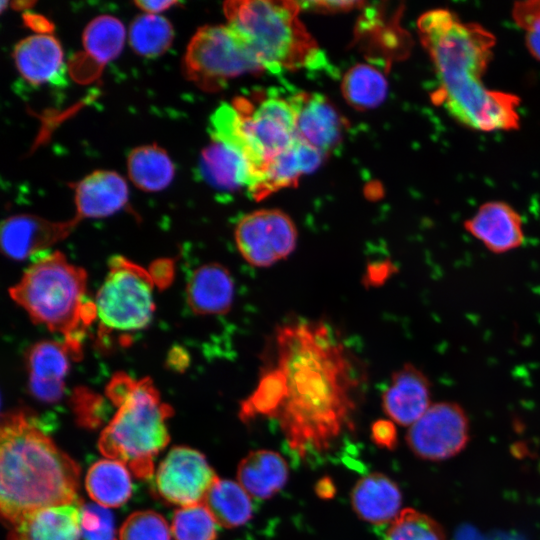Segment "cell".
Segmentation results:
<instances>
[{"label":"cell","instance_id":"cell-1","mask_svg":"<svg viewBox=\"0 0 540 540\" xmlns=\"http://www.w3.org/2000/svg\"><path fill=\"white\" fill-rule=\"evenodd\" d=\"M365 373L326 322L293 320L275 328L248 411L278 421L301 458L328 450L352 423Z\"/></svg>","mask_w":540,"mask_h":540},{"label":"cell","instance_id":"cell-2","mask_svg":"<svg viewBox=\"0 0 540 540\" xmlns=\"http://www.w3.org/2000/svg\"><path fill=\"white\" fill-rule=\"evenodd\" d=\"M417 30L438 81L431 95L434 104L473 130L519 128L520 98L489 89L483 83L496 44L493 33L443 8L423 13L417 20Z\"/></svg>","mask_w":540,"mask_h":540},{"label":"cell","instance_id":"cell-3","mask_svg":"<svg viewBox=\"0 0 540 540\" xmlns=\"http://www.w3.org/2000/svg\"><path fill=\"white\" fill-rule=\"evenodd\" d=\"M80 468L23 412L3 418L0 510L9 525L37 509L78 503Z\"/></svg>","mask_w":540,"mask_h":540},{"label":"cell","instance_id":"cell-4","mask_svg":"<svg viewBox=\"0 0 540 540\" xmlns=\"http://www.w3.org/2000/svg\"><path fill=\"white\" fill-rule=\"evenodd\" d=\"M116 412L102 431L98 448L106 458L124 463L140 479H149L154 460L169 442L166 420L172 409L149 378L118 373L106 388Z\"/></svg>","mask_w":540,"mask_h":540},{"label":"cell","instance_id":"cell-5","mask_svg":"<svg viewBox=\"0 0 540 540\" xmlns=\"http://www.w3.org/2000/svg\"><path fill=\"white\" fill-rule=\"evenodd\" d=\"M86 289V272L55 251L29 266L9 293L34 322L63 335L79 356L84 330L96 318L95 304L86 301Z\"/></svg>","mask_w":540,"mask_h":540},{"label":"cell","instance_id":"cell-6","mask_svg":"<svg viewBox=\"0 0 540 540\" xmlns=\"http://www.w3.org/2000/svg\"><path fill=\"white\" fill-rule=\"evenodd\" d=\"M296 1L232 0L223 5L227 25L248 45L264 70L317 69L322 51L306 29Z\"/></svg>","mask_w":540,"mask_h":540},{"label":"cell","instance_id":"cell-7","mask_svg":"<svg viewBox=\"0 0 540 540\" xmlns=\"http://www.w3.org/2000/svg\"><path fill=\"white\" fill-rule=\"evenodd\" d=\"M211 138L237 149L249 167L248 189L266 165L296 141L294 113L287 98L265 91L237 96L210 117Z\"/></svg>","mask_w":540,"mask_h":540},{"label":"cell","instance_id":"cell-8","mask_svg":"<svg viewBox=\"0 0 540 540\" xmlns=\"http://www.w3.org/2000/svg\"><path fill=\"white\" fill-rule=\"evenodd\" d=\"M265 71L245 41L227 24L205 25L192 36L183 72L198 88L216 92L247 73Z\"/></svg>","mask_w":540,"mask_h":540},{"label":"cell","instance_id":"cell-9","mask_svg":"<svg viewBox=\"0 0 540 540\" xmlns=\"http://www.w3.org/2000/svg\"><path fill=\"white\" fill-rule=\"evenodd\" d=\"M153 276L123 256L109 263L96 299V319L110 331L132 332L145 328L154 312Z\"/></svg>","mask_w":540,"mask_h":540},{"label":"cell","instance_id":"cell-10","mask_svg":"<svg viewBox=\"0 0 540 540\" xmlns=\"http://www.w3.org/2000/svg\"><path fill=\"white\" fill-rule=\"evenodd\" d=\"M234 239L248 264L265 268L287 258L295 250L297 229L282 210L259 209L238 221Z\"/></svg>","mask_w":540,"mask_h":540},{"label":"cell","instance_id":"cell-11","mask_svg":"<svg viewBox=\"0 0 540 540\" xmlns=\"http://www.w3.org/2000/svg\"><path fill=\"white\" fill-rule=\"evenodd\" d=\"M469 439L468 415L452 401L433 403L406 434V442L417 457L435 462L459 454Z\"/></svg>","mask_w":540,"mask_h":540},{"label":"cell","instance_id":"cell-12","mask_svg":"<svg viewBox=\"0 0 540 540\" xmlns=\"http://www.w3.org/2000/svg\"><path fill=\"white\" fill-rule=\"evenodd\" d=\"M218 479L205 456L189 447H174L160 463L155 477L159 495L181 507L203 503Z\"/></svg>","mask_w":540,"mask_h":540},{"label":"cell","instance_id":"cell-13","mask_svg":"<svg viewBox=\"0 0 540 540\" xmlns=\"http://www.w3.org/2000/svg\"><path fill=\"white\" fill-rule=\"evenodd\" d=\"M294 113L298 141L326 155L341 141L345 122L332 103L315 92L298 91L287 97Z\"/></svg>","mask_w":540,"mask_h":540},{"label":"cell","instance_id":"cell-14","mask_svg":"<svg viewBox=\"0 0 540 540\" xmlns=\"http://www.w3.org/2000/svg\"><path fill=\"white\" fill-rule=\"evenodd\" d=\"M79 221L77 217L66 221H51L29 214L11 216L1 225L2 251L14 260L27 259L65 239Z\"/></svg>","mask_w":540,"mask_h":540},{"label":"cell","instance_id":"cell-15","mask_svg":"<svg viewBox=\"0 0 540 540\" xmlns=\"http://www.w3.org/2000/svg\"><path fill=\"white\" fill-rule=\"evenodd\" d=\"M431 382L411 363L395 370L382 394V407L390 420L410 427L432 405Z\"/></svg>","mask_w":540,"mask_h":540},{"label":"cell","instance_id":"cell-16","mask_svg":"<svg viewBox=\"0 0 540 540\" xmlns=\"http://www.w3.org/2000/svg\"><path fill=\"white\" fill-rule=\"evenodd\" d=\"M464 228L494 254L513 251L525 241L520 214L499 200L483 203L472 217L465 220Z\"/></svg>","mask_w":540,"mask_h":540},{"label":"cell","instance_id":"cell-17","mask_svg":"<svg viewBox=\"0 0 540 540\" xmlns=\"http://www.w3.org/2000/svg\"><path fill=\"white\" fill-rule=\"evenodd\" d=\"M76 356L63 341L45 340L34 344L27 354L29 388L40 401L53 403L64 392L70 359Z\"/></svg>","mask_w":540,"mask_h":540},{"label":"cell","instance_id":"cell-18","mask_svg":"<svg viewBox=\"0 0 540 540\" xmlns=\"http://www.w3.org/2000/svg\"><path fill=\"white\" fill-rule=\"evenodd\" d=\"M79 220L104 218L124 208L129 199L126 180L115 171L95 170L73 185Z\"/></svg>","mask_w":540,"mask_h":540},{"label":"cell","instance_id":"cell-19","mask_svg":"<svg viewBox=\"0 0 540 540\" xmlns=\"http://www.w3.org/2000/svg\"><path fill=\"white\" fill-rule=\"evenodd\" d=\"M12 56L19 74L31 84H58L65 80L63 49L52 35L25 37L15 45Z\"/></svg>","mask_w":540,"mask_h":540},{"label":"cell","instance_id":"cell-20","mask_svg":"<svg viewBox=\"0 0 540 540\" xmlns=\"http://www.w3.org/2000/svg\"><path fill=\"white\" fill-rule=\"evenodd\" d=\"M324 156L297 140L266 165L247 191L253 199L262 200L281 189L295 186L303 174L312 172L320 165Z\"/></svg>","mask_w":540,"mask_h":540},{"label":"cell","instance_id":"cell-21","mask_svg":"<svg viewBox=\"0 0 540 540\" xmlns=\"http://www.w3.org/2000/svg\"><path fill=\"white\" fill-rule=\"evenodd\" d=\"M80 502L32 511L9 525L7 540H79Z\"/></svg>","mask_w":540,"mask_h":540},{"label":"cell","instance_id":"cell-22","mask_svg":"<svg viewBox=\"0 0 540 540\" xmlns=\"http://www.w3.org/2000/svg\"><path fill=\"white\" fill-rule=\"evenodd\" d=\"M235 282L230 270L220 263H207L192 273L186 287L187 303L198 315H224L231 310Z\"/></svg>","mask_w":540,"mask_h":540},{"label":"cell","instance_id":"cell-23","mask_svg":"<svg viewBox=\"0 0 540 540\" xmlns=\"http://www.w3.org/2000/svg\"><path fill=\"white\" fill-rule=\"evenodd\" d=\"M357 516L372 524H390L403 510L398 485L382 473H370L357 481L351 492Z\"/></svg>","mask_w":540,"mask_h":540},{"label":"cell","instance_id":"cell-24","mask_svg":"<svg viewBox=\"0 0 540 540\" xmlns=\"http://www.w3.org/2000/svg\"><path fill=\"white\" fill-rule=\"evenodd\" d=\"M289 468L277 452L260 449L251 451L238 465L237 482L257 499H267L278 493L288 480Z\"/></svg>","mask_w":540,"mask_h":540},{"label":"cell","instance_id":"cell-25","mask_svg":"<svg viewBox=\"0 0 540 540\" xmlns=\"http://www.w3.org/2000/svg\"><path fill=\"white\" fill-rule=\"evenodd\" d=\"M202 177L212 186L225 191L247 188L249 167L243 155L231 145L211 138L200 156Z\"/></svg>","mask_w":540,"mask_h":540},{"label":"cell","instance_id":"cell-26","mask_svg":"<svg viewBox=\"0 0 540 540\" xmlns=\"http://www.w3.org/2000/svg\"><path fill=\"white\" fill-rule=\"evenodd\" d=\"M125 38V27L118 18L100 15L92 19L82 33L84 58L81 63L88 62V71L95 76L121 53Z\"/></svg>","mask_w":540,"mask_h":540},{"label":"cell","instance_id":"cell-27","mask_svg":"<svg viewBox=\"0 0 540 540\" xmlns=\"http://www.w3.org/2000/svg\"><path fill=\"white\" fill-rule=\"evenodd\" d=\"M85 487L95 503L106 508L119 507L128 501L132 493L130 471L120 461L101 459L89 468Z\"/></svg>","mask_w":540,"mask_h":540},{"label":"cell","instance_id":"cell-28","mask_svg":"<svg viewBox=\"0 0 540 540\" xmlns=\"http://www.w3.org/2000/svg\"><path fill=\"white\" fill-rule=\"evenodd\" d=\"M131 182L145 192H159L172 182L175 165L168 153L156 144L132 149L127 158Z\"/></svg>","mask_w":540,"mask_h":540},{"label":"cell","instance_id":"cell-29","mask_svg":"<svg viewBox=\"0 0 540 540\" xmlns=\"http://www.w3.org/2000/svg\"><path fill=\"white\" fill-rule=\"evenodd\" d=\"M203 504L219 526L237 528L247 523L253 513L251 496L236 481L218 478Z\"/></svg>","mask_w":540,"mask_h":540},{"label":"cell","instance_id":"cell-30","mask_svg":"<svg viewBox=\"0 0 540 540\" xmlns=\"http://www.w3.org/2000/svg\"><path fill=\"white\" fill-rule=\"evenodd\" d=\"M174 39V29L168 19L161 15L143 13L136 16L128 30L132 50L145 58L163 55Z\"/></svg>","mask_w":540,"mask_h":540},{"label":"cell","instance_id":"cell-31","mask_svg":"<svg viewBox=\"0 0 540 540\" xmlns=\"http://www.w3.org/2000/svg\"><path fill=\"white\" fill-rule=\"evenodd\" d=\"M387 80L382 72L369 64H357L349 69L342 81L346 101L361 110L381 104L387 95Z\"/></svg>","mask_w":540,"mask_h":540},{"label":"cell","instance_id":"cell-32","mask_svg":"<svg viewBox=\"0 0 540 540\" xmlns=\"http://www.w3.org/2000/svg\"><path fill=\"white\" fill-rule=\"evenodd\" d=\"M218 523L203 503L180 507L173 515L174 540H216Z\"/></svg>","mask_w":540,"mask_h":540},{"label":"cell","instance_id":"cell-33","mask_svg":"<svg viewBox=\"0 0 540 540\" xmlns=\"http://www.w3.org/2000/svg\"><path fill=\"white\" fill-rule=\"evenodd\" d=\"M384 540H447V537L435 519L418 510L405 508L388 524Z\"/></svg>","mask_w":540,"mask_h":540},{"label":"cell","instance_id":"cell-34","mask_svg":"<svg viewBox=\"0 0 540 540\" xmlns=\"http://www.w3.org/2000/svg\"><path fill=\"white\" fill-rule=\"evenodd\" d=\"M171 528L155 511L132 513L122 524L119 540H171Z\"/></svg>","mask_w":540,"mask_h":540},{"label":"cell","instance_id":"cell-35","mask_svg":"<svg viewBox=\"0 0 540 540\" xmlns=\"http://www.w3.org/2000/svg\"><path fill=\"white\" fill-rule=\"evenodd\" d=\"M80 532L84 540H117L112 513L97 503H80Z\"/></svg>","mask_w":540,"mask_h":540},{"label":"cell","instance_id":"cell-36","mask_svg":"<svg viewBox=\"0 0 540 540\" xmlns=\"http://www.w3.org/2000/svg\"><path fill=\"white\" fill-rule=\"evenodd\" d=\"M512 19L525 31V43L529 53L540 61V0L515 2Z\"/></svg>","mask_w":540,"mask_h":540},{"label":"cell","instance_id":"cell-37","mask_svg":"<svg viewBox=\"0 0 540 540\" xmlns=\"http://www.w3.org/2000/svg\"><path fill=\"white\" fill-rule=\"evenodd\" d=\"M374 442L384 448L392 449L397 443V430L391 420L376 421L371 430Z\"/></svg>","mask_w":540,"mask_h":540},{"label":"cell","instance_id":"cell-38","mask_svg":"<svg viewBox=\"0 0 540 540\" xmlns=\"http://www.w3.org/2000/svg\"><path fill=\"white\" fill-rule=\"evenodd\" d=\"M300 4L323 12H340L358 8L364 3L359 1H309L300 2Z\"/></svg>","mask_w":540,"mask_h":540},{"label":"cell","instance_id":"cell-39","mask_svg":"<svg viewBox=\"0 0 540 540\" xmlns=\"http://www.w3.org/2000/svg\"><path fill=\"white\" fill-rule=\"evenodd\" d=\"M134 4L138 8H140L144 13L160 15L161 12H164V11L170 9L172 6L178 5L179 2L178 1H171V0H167V1H163V0H161V1L140 0V1H135Z\"/></svg>","mask_w":540,"mask_h":540}]
</instances>
